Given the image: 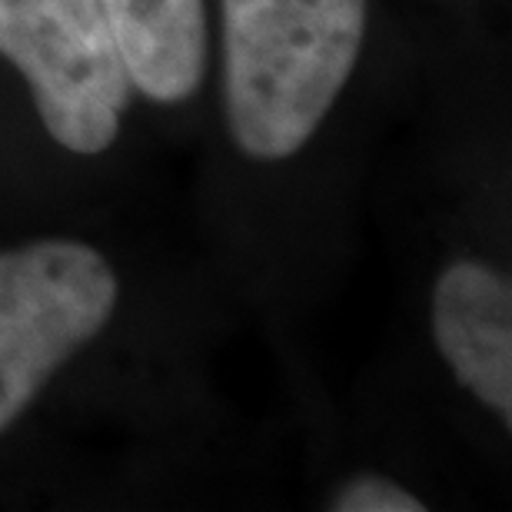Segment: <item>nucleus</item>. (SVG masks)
Listing matches in <instances>:
<instances>
[{
  "label": "nucleus",
  "instance_id": "2",
  "mask_svg": "<svg viewBox=\"0 0 512 512\" xmlns=\"http://www.w3.org/2000/svg\"><path fill=\"white\" fill-rule=\"evenodd\" d=\"M114 306L117 276L87 243L44 240L0 253V433L104 330Z\"/></svg>",
  "mask_w": 512,
  "mask_h": 512
},
{
  "label": "nucleus",
  "instance_id": "3",
  "mask_svg": "<svg viewBox=\"0 0 512 512\" xmlns=\"http://www.w3.org/2000/svg\"><path fill=\"white\" fill-rule=\"evenodd\" d=\"M0 54L27 77L60 147L100 153L130 104V77L97 0H0Z\"/></svg>",
  "mask_w": 512,
  "mask_h": 512
},
{
  "label": "nucleus",
  "instance_id": "6",
  "mask_svg": "<svg viewBox=\"0 0 512 512\" xmlns=\"http://www.w3.org/2000/svg\"><path fill=\"white\" fill-rule=\"evenodd\" d=\"M333 509L340 512H423V499L399 489L383 476H360L350 486L340 489L333 499Z\"/></svg>",
  "mask_w": 512,
  "mask_h": 512
},
{
  "label": "nucleus",
  "instance_id": "5",
  "mask_svg": "<svg viewBox=\"0 0 512 512\" xmlns=\"http://www.w3.org/2000/svg\"><path fill=\"white\" fill-rule=\"evenodd\" d=\"M130 84L157 104H180L200 87L207 57L203 0H97Z\"/></svg>",
  "mask_w": 512,
  "mask_h": 512
},
{
  "label": "nucleus",
  "instance_id": "1",
  "mask_svg": "<svg viewBox=\"0 0 512 512\" xmlns=\"http://www.w3.org/2000/svg\"><path fill=\"white\" fill-rule=\"evenodd\" d=\"M366 0H223L230 133L253 160L303 147L360 57Z\"/></svg>",
  "mask_w": 512,
  "mask_h": 512
},
{
  "label": "nucleus",
  "instance_id": "4",
  "mask_svg": "<svg viewBox=\"0 0 512 512\" xmlns=\"http://www.w3.org/2000/svg\"><path fill=\"white\" fill-rule=\"evenodd\" d=\"M433 333L456 380L476 399L512 419V286L503 273L459 260L439 276Z\"/></svg>",
  "mask_w": 512,
  "mask_h": 512
}]
</instances>
